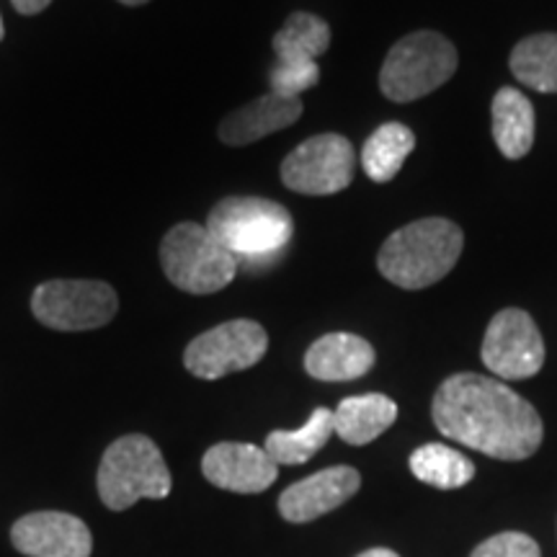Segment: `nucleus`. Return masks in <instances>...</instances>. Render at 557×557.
Instances as JSON below:
<instances>
[{"label": "nucleus", "instance_id": "20", "mask_svg": "<svg viewBox=\"0 0 557 557\" xmlns=\"http://www.w3.org/2000/svg\"><path fill=\"white\" fill-rule=\"evenodd\" d=\"M276 60L284 62H318L331 47V26L315 13H292L287 24L274 34Z\"/></svg>", "mask_w": 557, "mask_h": 557}, {"label": "nucleus", "instance_id": "9", "mask_svg": "<svg viewBox=\"0 0 557 557\" xmlns=\"http://www.w3.org/2000/svg\"><path fill=\"white\" fill-rule=\"evenodd\" d=\"M357 156L344 135H315L284 158V186L308 197H329L351 186Z\"/></svg>", "mask_w": 557, "mask_h": 557}, {"label": "nucleus", "instance_id": "6", "mask_svg": "<svg viewBox=\"0 0 557 557\" xmlns=\"http://www.w3.org/2000/svg\"><path fill=\"white\" fill-rule=\"evenodd\" d=\"M457 70V50L438 32H413L387 52L380 88L389 101L408 103L444 86Z\"/></svg>", "mask_w": 557, "mask_h": 557}, {"label": "nucleus", "instance_id": "10", "mask_svg": "<svg viewBox=\"0 0 557 557\" xmlns=\"http://www.w3.org/2000/svg\"><path fill=\"white\" fill-rule=\"evenodd\" d=\"M480 357L500 380L534 377L545 364V344L537 323L524 310H500L487 325Z\"/></svg>", "mask_w": 557, "mask_h": 557}, {"label": "nucleus", "instance_id": "7", "mask_svg": "<svg viewBox=\"0 0 557 557\" xmlns=\"http://www.w3.org/2000/svg\"><path fill=\"white\" fill-rule=\"evenodd\" d=\"M32 312L52 331H96L120 312V297L96 278H54L34 289Z\"/></svg>", "mask_w": 557, "mask_h": 557}, {"label": "nucleus", "instance_id": "1", "mask_svg": "<svg viewBox=\"0 0 557 557\" xmlns=\"http://www.w3.org/2000/svg\"><path fill=\"white\" fill-rule=\"evenodd\" d=\"M431 416L451 442L506 462L532 457L545 436L532 403L496 377L472 372L451 374L442 382Z\"/></svg>", "mask_w": 557, "mask_h": 557}, {"label": "nucleus", "instance_id": "16", "mask_svg": "<svg viewBox=\"0 0 557 557\" xmlns=\"http://www.w3.org/2000/svg\"><path fill=\"white\" fill-rule=\"evenodd\" d=\"M395 418H398V403L389 400L387 395H354L341 400L333 410V431L351 447H364L385 434Z\"/></svg>", "mask_w": 557, "mask_h": 557}, {"label": "nucleus", "instance_id": "25", "mask_svg": "<svg viewBox=\"0 0 557 557\" xmlns=\"http://www.w3.org/2000/svg\"><path fill=\"white\" fill-rule=\"evenodd\" d=\"M11 3H13V9H16L18 13H24V16H34V13L45 11L52 0H11Z\"/></svg>", "mask_w": 557, "mask_h": 557}, {"label": "nucleus", "instance_id": "13", "mask_svg": "<svg viewBox=\"0 0 557 557\" xmlns=\"http://www.w3.org/2000/svg\"><path fill=\"white\" fill-rule=\"evenodd\" d=\"M359 485V472L354 468H346V465L320 470L315 475L289 485L278 496V511L292 524H308V521L320 519L323 513L333 511V508L344 506L348 498H354Z\"/></svg>", "mask_w": 557, "mask_h": 557}, {"label": "nucleus", "instance_id": "3", "mask_svg": "<svg viewBox=\"0 0 557 557\" xmlns=\"http://www.w3.org/2000/svg\"><path fill=\"white\" fill-rule=\"evenodd\" d=\"M207 230L238 263L267 267L284 253L295 233L287 207L261 197H227L212 207Z\"/></svg>", "mask_w": 557, "mask_h": 557}, {"label": "nucleus", "instance_id": "22", "mask_svg": "<svg viewBox=\"0 0 557 557\" xmlns=\"http://www.w3.org/2000/svg\"><path fill=\"white\" fill-rule=\"evenodd\" d=\"M410 472L438 491H455L475 478V465L447 444H423L410 455Z\"/></svg>", "mask_w": 557, "mask_h": 557}, {"label": "nucleus", "instance_id": "2", "mask_svg": "<svg viewBox=\"0 0 557 557\" xmlns=\"http://www.w3.org/2000/svg\"><path fill=\"white\" fill-rule=\"evenodd\" d=\"M465 238L451 220L423 218L395 230L380 248V274L403 289H426L455 269Z\"/></svg>", "mask_w": 557, "mask_h": 557}, {"label": "nucleus", "instance_id": "5", "mask_svg": "<svg viewBox=\"0 0 557 557\" xmlns=\"http://www.w3.org/2000/svg\"><path fill=\"white\" fill-rule=\"evenodd\" d=\"M160 263L173 287L189 295H214L238 274L235 259L207 225L181 222L160 243Z\"/></svg>", "mask_w": 557, "mask_h": 557}, {"label": "nucleus", "instance_id": "15", "mask_svg": "<svg viewBox=\"0 0 557 557\" xmlns=\"http://www.w3.org/2000/svg\"><path fill=\"white\" fill-rule=\"evenodd\" d=\"M374 348L354 333H329L305 354V369L320 382H351L364 377L374 367Z\"/></svg>", "mask_w": 557, "mask_h": 557}, {"label": "nucleus", "instance_id": "18", "mask_svg": "<svg viewBox=\"0 0 557 557\" xmlns=\"http://www.w3.org/2000/svg\"><path fill=\"white\" fill-rule=\"evenodd\" d=\"M333 431V410L315 408L302 429L297 431H271L267 436V455L276 465H305L329 444Z\"/></svg>", "mask_w": 557, "mask_h": 557}, {"label": "nucleus", "instance_id": "17", "mask_svg": "<svg viewBox=\"0 0 557 557\" xmlns=\"http://www.w3.org/2000/svg\"><path fill=\"white\" fill-rule=\"evenodd\" d=\"M493 137L508 160L524 158L534 145V109L517 88H500L493 96Z\"/></svg>", "mask_w": 557, "mask_h": 557}, {"label": "nucleus", "instance_id": "19", "mask_svg": "<svg viewBox=\"0 0 557 557\" xmlns=\"http://www.w3.org/2000/svg\"><path fill=\"white\" fill-rule=\"evenodd\" d=\"M416 148V137L406 124L400 122H387L372 132V137L364 143L361 150V165L364 173L377 184L393 181L398 176L406 158Z\"/></svg>", "mask_w": 557, "mask_h": 557}, {"label": "nucleus", "instance_id": "8", "mask_svg": "<svg viewBox=\"0 0 557 557\" xmlns=\"http://www.w3.org/2000/svg\"><path fill=\"white\" fill-rule=\"evenodd\" d=\"M269 336L256 320H227L186 346L184 364L194 377L220 380L256 367L267 357Z\"/></svg>", "mask_w": 557, "mask_h": 557}, {"label": "nucleus", "instance_id": "26", "mask_svg": "<svg viewBox=\"0 0 557 557\" xmlns=\"http://www.w3.org/2000/svg\"><path fill=\"white\" fill-rule=\"evenodd\" d=\"M357 557H400V555L393 553V549H387V547H374V549H367V553H361Z\"/></svg>", "mask_w": 557, "mask_h": 557}, {"label": "nucleus", "instance_id": "23", "mask_svg": "<svg viewBox=\"0 0 557 557\" xmlns=\"http://www.w3.org/2000/svg\"><path fill=\"white\" fill-rule=\"evenodd\" d=\"M320 67L318 62H284L276 60V65L269 73L271 94L287 96V99H299V94L318 86Z\"/></svg>", "mask_w": 557, "mask_h": 557}, {"label": "nucleus", "instance_id": "4", "mask_svg": "<svg viewBox=\"0 0 557 557\" xmlns=\"http://www.w3.org/2000/svg\"><path fill=\"white\" fill-rule=\"evenodd\" d=\"M171 485L169 465L150 436L127 434L103 451L99 496L111 511H124L143 498H169Z\"/></svg>", "mask_w": 557, "mask_h": 557}, {"label": "nucleus", "instance_id": "28", "mask_svg": "<svg viewBox=\"0 0 557 557\" xmlns=\"http://www.w3.org/2000/svg\"><path fill=\"white\" fill-rule=\"evenodd\" d=\"M0 41H3V18H0Z\"/></svg>", "mask_w": 557, "mask_h": 557}, {"label": "nucleus", "instance_id": "11", "mask_svg": "<svg viewBox=\"0 0 557 557\" xmlns=\"http://www.w3.org/2000/svg\"><path fill=\"white\" fill-rule=\"evenodd\" d=\"M11 542L26 557H90L94 549L86 521L65 511L26 513L13 524Z\"/></svg>", "mask_w": 557, "mask_h": 557}, {"label": "nucleus", "instance_id": "14", "mask_svg": "<svg viewBox=\"0 0 557 557\" xmlns=\"http://www.w3.org/2000/svg\"><path fill=\"white\" fill-rule=\"evenodd\" d=\"M299 116H302V101L276 96L269 90L261 99L227 114L220 124V139L233 148H240V145L259 143L261 137L292 127Z\"/></svg>", "mask_w": 557, "mask_h": 557}, {"label": "nucleus", "instance_id": "27", "mask_svg": "<svg viewBox=\"0 0 557 557\" xmlns=\"http://www.w3.org/2000/svg\"><path fill=\"white\" fill-rule=\"evenodd\" d=\"M120 3H124V5H143V3H148V0H120Z\"/></svg>", "mask_w": 557, "mask_h": 557}, {"label": "nucleus", "instance_id": "12", "mask_svg": "<svg viewBox=\"0 0 557 557\" xmlns=\"http://www.w3.org/2000/svg\"><path fill=\"white\" fill-rule=\"evenodd\" d=\"M201 472L212 485L230 493H263L274 485L278 465L256 444L222 442L214 444L201 457Z\"/></svg>", "mask_w": 557, "mask_h": 557}, {"label": "nucleus", "instance_id": "24", "mask_svg": "<svg viewBox=\"0 0 557 557\" xmlns=\"http://www.w3.org/2000/svg\"><path fill=\"white\" fill-rule=\"evenodd\" d=\"M470 557H542L540 545L524 532H504L480 542Z\"/></svg>", "mask_w": 557, "mask_h": 557}, {"label": "nucleus", "instance_id": "21", "mask_svg": "<svg viewBox=\"0 0 557 557\" xmlns=\"http://www.w3.org/2000/svg\"><path fill=\"white\" fill-rule=\"evenodd\" d=\"M511 73L540 94H557V34H532L513 47Z\"/></svg>", "mask_w": 557, "mask_h": 557}]
</instances>
